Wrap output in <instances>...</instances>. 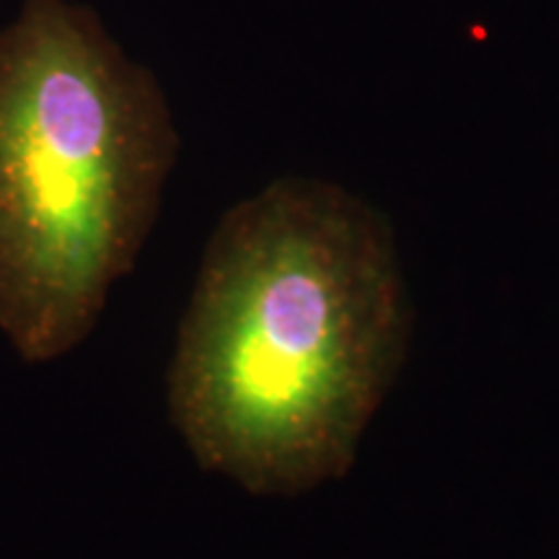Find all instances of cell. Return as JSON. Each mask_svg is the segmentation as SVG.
<instances>
[{
  "instance_id": "1",
  "label": "cell",
  "mask_w": 559,
  "mask_h": 559,
  "mask_svg": "<svg viewBox=\"0 0 559 559\" xmlns=\"http://www.w3.org/2000/svg\"><path fill=\"white\" fill-rule=\"evenodd\" d=\"M409 340L389 221L332 181L277 179L210 236L169 368L171 419L202 469L304 495L353 469Z\"/></svg>"
},
{
  "instance_id": "2",
  "label": "cell",
  "mask_w": 559,
  "mask_h": 559,
  "mask_svg": "<svg viewBox=\"0 0 559 559\" xmlns=\"http://www.w3.org/2000/svg\"><path fill=\"white\" fill-rule=\"evenodd\" d=\"M179 153L148 68L75 0L0 26V332L29 362L88 337L135 267Z\"/></svg>"
}]
</instances>
